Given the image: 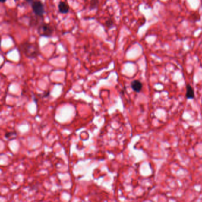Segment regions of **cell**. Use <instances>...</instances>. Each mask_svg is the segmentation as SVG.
<instances>
[{
  "label": "cell",
  "instance_id": "obj_2",
  "mask_svg": "<svg viewBox=\"0 0 202 202\" xmlns=\"http://www.w3.org/2000/svg\"><path fill=\"white\" fill-rule=\"evenodd\" d=\"M54 32L53 27L48 23L41 22L37 27V33L42 37H51Z\"/></svg>",
  "mask_w": 202,
  "mask_h": 202
},
{
  "label": "cell",
  "instance_id": "obj_3",
  "mask_svg": "<svg viewBox=\"0 0 202 202\" xmlns=\"http://www.w3.org/2000/svg\"><path fill=\"white\" fill-rule=\"evenodd\" d=\"M32 8L34 14L38 17H43L45 13V5L39 0H35L32 2Z\"/></svg>",
  "mask_w": 202,
  "mask_h": 202
},
{
  "label": "cell",
  "instance_id": "obj_9",
  "mask_svg": "<svg viewBox=\"0 0 202 202\" xmlns=\"http://www.w3.org/2000/svg\"><path fill=\"white\" fill-rule=\"evenodd\" d=\"M16 132L14 131V132H8V133H7L5 135V138L7 139H11V137H14L16 136Z\"/></svg>",
  "mask_w": 202,
  "mask_h": 202
},
{
  "label": "cell",
  "instance_id": "obj_5",
  "mask_svg": "<svg viewBox=\"0 0 202 202\" xmlns=\"http://www.w3.org/2000/svg\"><path fill=\"white\" fill-rule=\"evenodd\" d=\"M195 97L194 94V91L193 87L190 84L187 85L186 86V94H185V97L187 99L191 100L193 99Z\"/></svg>",
  "mask_w": 202,
  "mask_h": 202
},
{
  "label": "cell",
  "instance_id": "obj_11",
  "mask_svg": "<svg viewBox=\"0 0 202 202\" xmlns=\"http://www.w3.org/2000/svg\"><path fill=\"white\" fill-rule=\"evenodd\" d=\"M14 1H18V0H14Z\"/></svg>",
  "mask_w": 202,
  "mask_h": 202
},
{
  "label": "cell",
  "instance_id": "obj_7",
  "mask_svg": "<svg viewBox=\"0 0 202 202\" xmlns=\"http://www.w3.org/2000/svg\"><path fill=\"white\" fill-rule=\"evenodd\" d=\"M99 5H100V1L99 0H90V10H96L99 8Z\"/></svg>",
  "mask_w": 202,
  "mask_h": 202
},
{
  "label": "cell",
  "instance_id": "obj_4",
  "mask_svg": "<svg viewBox=\"0 0 202 202\" xmlns=\"http://www.w3.org/2000/svg\"><path fill=\"white\" fill-rule=\"evenodd\" d=\"M69 6L67 2L65 1H60L58 4L59 11L63 14H66L69 11Z\"/></svg>",
  "mask_w": 202,
  "mask_h": 202
},
{
  "label": "cell",
  "instance_id": "obj_6",
  "mask_svg": "<svg viewBox=\"0 0 202 202\" xmlns=\"http://www.w3.org/2000/svg\"><path fill=\"white\" fill-rule=\"evenodd\" d=\"M131 87L136 93H139L143 88V84L139 80H134L131 83Z\"/></svg>",
  "mask_w": 202,
  "mask_h": 202
},
{
  "label": "cell",
  "instance_id": "obj_10",
  "mask_svg": "<svg viewBox=\"0 0 202 202\" xmlns=\"http://www.w3.org/2000/svg\"><path fill=\"white\" fill-rule=\"evenodd\" d=\"M0 1L2 3H4V2H5L7 1V0H0Z\"/></svg>",
  "mask_w": 202,
  "mask_h": 202
},
{
  "label": "cell",
  "instance_id": "obj_1",
  "mask_svg": "<svg viewBox=\"0 0 202 202\" xmlns=\"http://www.w3.org/2000/svg\"><path fill=\"white\" fill-rule=\"evenodd\" d=\"M19 49L27 58L34 59L40 55V50L37 44L25 42L19 46Z\"/></svg>",
  "mask_w": 202,
  "mask_h": 202
},
{
  "label": "cell",
  "instance_id": "obj_8",
  "mask_svg": "<svg viewBox=\"0 0 202 202\" xmlns=\"http://www.w3.org/2000/svg\"><path fill=\"white\" fill-rule=\"evenodd\" d=\"M105 26L108 29H112L114 27V22L112 18H109L105 21Z\"/></svg>",
  "mask_w": 202,
  "mask_h": 202
}]
</instances>
